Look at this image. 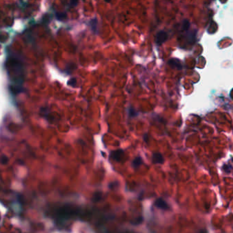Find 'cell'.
<instances>
[{"instance_id": "cell-1", "label": "cell", "mask_w": 233, "mask_h": 233, "mask_svg": "<svg viewBox=\"0 0 233 233\" xmlns=\"http://www.w3.org/2000/svg\"><path fill=\"white\" fill-rule=\"evenodd\" d=\"M167 39V34L165 31H159L156 35L155 42L158 45H161L165 43Z\"/></svg>"}, {"instance_id": "cell-2", "label": "cell", "mask_w": 233, "mask_h": 233, "mask_svg": "<svg viewBox=\"0 0 233 233\" xmlns=\"http://www.w3.org/2000/svg\"><path fill=\"white\" fill-rule=\"evenodd\" d=\"M124 155V151H122V150L121 149L116 150V151L111 152V157L113 159L116 161H120L123 158Z\"/></svg>"}, {"instance_id": "cell-3", "label": "cell", "mask_w": 233, "mask_h": 233, "mask_svg": "<svg viewBox=\"0 0 233 233\" xmlns=\"http://www.w3.org/2000/svg\"><path fill=\"white\" fill-rule=\"evenodd\" d=\"M167 64L171 68H175V69L177 70H181L183 66H182V64L179 61V59H170L167 62Z\"/></svg>"}, {"instance_id": "cell-4", "label": "cell", "mask_w": 233, "mask_h": 233, "mask_svg": "<svg viewBox=\"0 0 233 233\" xmlns=\"http://www.w3.org/2000/svg\"><path fill=\"white\" fill-rule=\"evenodd\" d=\"M39 115H41V116L43 117V118H45V119H47V120L49 121L51 120V115L50 110L48 107H41L39 111Z\"/></svg>"}, {"instance_id": "cell-5", "label": "cell", "mask_w": 233, "mask_h": 233, "mask_svg": "<svg viewBox=\"0 0 233 233\" xmlns=\"http://www.w3.org/2000/svg\"><path fill=\"white\" fill-rule=\"evenodd\" d=\"M152 161L154 163L161 164L164 162V159L163 155L159 153H155L153 154L152 156Z\"/></svg>"}, {"instance_id": "cell-6", "label": "cell", "mask_w": 233, "mask_h": 233, "mask_svg": "<svg viewBox=\"0 0 233 233\" xmlns=\"http://www.w3.org/2000/svg\"><path fill=\"white\" fill-rule=\"evenodd\" d=\"M155 205L157 207L161 209H163V210H167V209L169 208L168 205L167 204L165 200H163L161 198H159L155 201Z\"/></svg>"}, {"instance_id": "cell-7", "label": "cell", "mask_w": 233, "mask_h": 233, "mask_svg": "<svg viewBox=\"0 0 233 233\" xmlns=\"http://www.w3.org/2000/svg\"><path fill=\"white\" fill-rule=\"evenodd\" d=\"M89 25L94 34H97V32H98V30H97V27H98V19H97V18H93V19L90 20Z\"/></svg>"}, {"instance_id": "cell-8", "label": "cell", "mask_w": 233, "mask_h": 233, "mask_svg": "<svg viewBox=\"0 0 233 233\" xmlns=\"http://www.w3.org/2000/svg\"><path fill=\"white\" fill-rule=\"evenodd\" d=\"M55 18L59 21H64L67 18V14L65 12H56Z\"/></svg>"}, {"instance_id": "cell-9", "label": "cell", "mask_w": 233, "mask_h": 233, "mask_svg": "<svg viewBox=\"0 0 233 233\" xmlns=\"http://www.w3.org/2000/svg\"><path fill=\"white\" fill-rule=\"evenodd\" d=\"M142 159L140 157H137L136 158H135V159L133 161L132 165L134 167H138L139 166L142 165Z\"/></svg>"}, {"instance_id": "cell-10", "label": "cell", "mask_w": 233, "mask_h": 233, "mask_svg": "<svg viewBox=\"0 0 233 233\" xmlns=\"http://www.w3.org/2000/svg\"><path fill=\"white\" fill-rule=\"evenodd\" d=\"M67 85L69 86H71L73 88H75L77 86V79L75 77H72L68 81Z\"/></svg>"}, {"instance_id": "cell-11", "label": "cell", "mask_w": 233, "mask_h": 233, "mask_svg": "<svg viewBox=\"0 0 233 233\" xmlns=\"http://www.w3.org/2000/svg\"><path fill=\"white\" fill-rule=\"evenodd\" d=\"M138 112L136 111L134 108L132 107H130L129 109V115L131 118H134V117H136L138 115Z\"/></svg>"}, {"instance_id": "cell-12", "label": "cell", "mask_w": 233, "mask_h": 233, "mask_svg": "<svg viewBox=\"0 0 233 233\" xmlns=\"http://www.w3.org/2000/svg\"><path fill=\"white\" fill-rule=\"evenodd\" d=\"M101 197H102V195H101V192H96L94 194L93 200L94 202H98L101 199Z\"/></svg>"}, {"instance_id": "cell-13", "label": "cell", "mask_w": 233, "mask_h": 233, "mask_svg": "<svg viewBox=\"0 0 233 233\" xmlns=\"http://www.w3.org/2000/svg\"><path fill=\"white\" fill-rule=\"evenodd\" d=\"M9 161V159L8 157L6 156V155H2L1 156V164H3V165H6L8 163Z\"/></svg>"}, {"instance_id": "cell-14", "label": "cell", "mask_w": 233, "mask_h": 233, "mask_svg": "<svg viewBox=\"0 0 233 233\" xmlns=\"http://www.w3.org/2000/svg\"><path fill=\"white\" fill-rule=\"evenodd\" d=\"M189 22L188 20L185 19L183 21V29L184 31H187L188 30V29L189 28Z\"/></svg>"}, {"instance_id": "cell-15", "label": "cell", "mask_w": 233, "mask_h": 233, "mask_svg": "<svg viewBox=\"0 0 233 233\" xmlns=\"http://www.w3.org/2000/svg\"><path fill=\"white\" fill-rule=\"evenodd\" d=\"M231 168H232V167H231L230 165H224L223 166V170L225 171L226 172H229L230 171Z\"/></svg>"}, {"instance_id": "cell-16", "label": "cell", "mask_w": 233, "mask_h": 233, "mask_svg": "<svg viewBox=\"0 0 233 233\" xmlns=\"http://www.w3.org/2000/svg\"><path fill=\"white\" fill-rule=\"evenodd\" d=\"M78 1H72L70 2V7H75L77 6V4H78Z\"/></svg>"}, {"instance_id": "cell-17", "label": "cell", "mask_w": 233, "mask_h": 233, "mask_svg": "<svg viewBox=\"0 0 233 233\" xmlns=\"http://www.w3.org/2000/svg\"><path fill=\"white\" fill-rule=\"evenodd\" d=\"M144 140L146 142H149V135H148V134H146V133L144 135Z\"/></svg>"}]
</instances>
